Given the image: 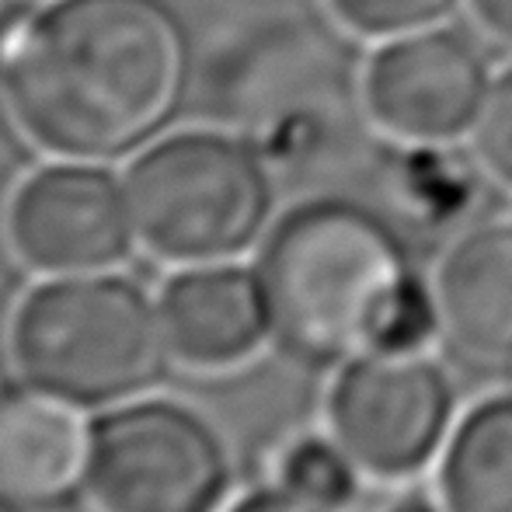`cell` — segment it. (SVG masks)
Wrapping results in <instances>:
<instances>
[{
	"label": "cell",
	"instance_id": "6da1fadb",
	"mask_svg": "<svg viewBox=\"0 0 512 512\" xmlns=\"http://www.w3.org/2000/svg\"><path fill=\"white\" fill-rule=\"evenodd\" d=\"M189 35L164 0H56L0 25V81L14 119L46 150L122 157L175 119Z\"/></svg>",
	"mask_w": 512,
	"mask_h": 512
},
{
	"label": "cell",
	"instance_id": "7a4b0ae2",
	"mask_svg": "<svg viewBox=\"0 0 512 512\" xmlns=\"http://www.w3.org/2000/svg\"><path fill=\"white\" fill-rule=\"evenodd\" d=\"M269 335L300 366L342 370L387 352H418L439 331L405 237L384 213L324 199L293 209L258 262Z\"/></svg>",
	"mask_w": 512,
	"mask_h": 512
},
{
	"label": "cell",
	"instance_id": "3957f363",
	"mask_svg": "<svg viewBox=\"0 0 512 512\" xmlns=\"http://www.w3.org/2000/svg\"><path fill=\"white\" fill-rule=\"evenodd\" d=\"M168 331L154 300L126 276L53 279L7 321V359L21 384L81 408L143 394L168 370Z\"/></svg>",
	"mask_w": 512,
	"mask_h": 512
},
{
	"label": "cell",
	"instance_id": "277c9868",
	"mask_svg": "<svg viewBox=\"0 0 512 512\" xmlns=\"http://www.w3.org/2000/svg\"><path fill=\"white\" fill-rule=\"evenodd\" d=\"M133 230L171 262H216L244 251L272 213V182L244 143L182 133L157 143L126 175Z\"/></svg>",
	"mask_w": 512,
	"mask_h": 512
},
{
	"label": "cell",
	"instance_id": "5b68a950",
	"mask_svg": "<svg viewBox=\"0 0 512 512\" xmlns=\"http://www.w3.org/2000/svg\"><path fill=\"white\" fill-rule=\"evenodd\" d=\"M84 481L98 512H216L230 492V453L199 411L133 401L91 425Z\"/></svg>",
	"mask_w": 512,
	"mask_h": 512
},
{
	"label": "cell",
	"instance_id": "8992f818",
	"mask_svg": "<svg viewBox=\"0 0 512 512\" xmlns=\"http://www.w3.org/2000/svg\"><path fill=\"white\" fill-rule=\"evenodd\" d=\"M453 408V380L422 349L342 366L328 394L331 436L373 478L422 471L450 439Z\"/></svg>",
	"mask_w": 512,
	"mask_h": 512
},
{
	"label": "cell",
	"instance_id": "52a82bcc",
	"mask_svg": "<svg viewBox=\"0 0 512 512\" xmlns=\"http://www.w3.org/2000/svg\"><path fill=\"white\" fill-rule=\"evenodd\" d=\"M126 189L95 168L35 171L7 209L14 255L39 272H95L129 251Z\"/></svg>",
	"mask_w": 512,
	"mask_h": 512
},
{
	"label": "cell",
	"instance_id": "ba28073f",
	"mask_svg": "<svg viewBox=\"0 0 512 512\" xmlns=\"http://www.w3.org/2000/svg\"><path fill=\"white\" fill-rule=\"evenodd\" d=\"M488 95L478 49L446 32H418L380 49L366 74V102L387 133L415 143L453 140L474 126Z\"/></svg>",
	"mask_w": 512,
	"mask_h": 512
},
{
	"label": "cell",
	"instance_id": "9c48e42d",
	"mask_svg": "<svg viewBox=\"0 0 512 512\" xmlns=\"http://www.w3.org/2000/svg\"><path fill=\"white\" fill-rule=\"evenodd\" d=\"M439 331L481 366H512V223L481 227L446 251L436 276Z\"/></svg>",
	"mask_w": 512,
	"mask_h": 512
},
{
	"label": "cell",
	"instance_id": "30bf717a",
	"mask_svg": "<svg viewBox=\"0 0 512 512\" xmlns=\"http://www.w3.org/2000/svg\"><path fill=\"white\" fill-rule=\"evenodd\" d=\"M161 317L171 352L203 370L241 363L269 335L262 283L237 265H206L175 276L164 286Z\"/></svg>",
	"mask_w": 512,
	"mask_h": 512
},
{
	"label": "cell",
	"instance_id": "8fae6325",
	"mask_svg": "<svg viewBox=\"0 0 512 512\" xmlns=\"http://www.w3.org/2000/svg\"><path fill=\"white\" fill-rule=\"evenodd\" d=\"M88 432L67 401L35 387L0 394V492L21 506L63 502L84 478Z\"/></svg>",
	"mask_w": 512,
	"mask_h": 512
},
{
	"label": "cell",
	"instance_id": "7c38bea8",
	"mask_svg": "<svg viewBox=\"0 0 512 512\" xmlns=\"http://www.w3.org/2000/svg\"><path fill=\"white\" fill-rule=\"evenodd\" d=\"M446 512H512V394L467 411L443 453Z\"/></svg>",
	"mask_w": 512,
	"mask_h": 512
},
{
	"label": "cell",
	"instance_id": "4fadbf2b",
	"mask_svg": "<svg viewBox=\"0 0 512 512\" xmlns=\"http://www.w3.org/2000/svg\"><path fill=\"white\" fill-rule=\"evenodd\" d=\"M391 196L422 223H446L474 199V175L457 157L439 150H411L391 168Z\"/></svg>",
	"mask_w": 512,
	"mask_h": 512
},
{
	"label": "cell",
	"instance_id": "5bb4252c",
	"mask_svg": "<svg viewBox=\"0 0 512 512\" xmlns=\"http://www.w3.org/2000/svg\"><path fill=\"white\" fill-rule=\"evenodd\" d=\"M359 471L363 467L352 460V453L338 439L324 436L297 439L283 457V485L328 512L356 502Z\"/></svg>",
	"mask_w": 512,
	"mask_h": 512
},
{
	"label": "cell",
	"instance_id": "9a60e30c",
	"mask_svg": "<svg viewBox=\"0 0 512 512\" xmlns=\"http://www.w3.org/2000/svg\"><path fill=\"white\" fill-rule=\"evenodd\" d=\"M331 7L359 32L398 35L439 21L453 7V0H331Z\"/></svg>",
	"mask_w": 512,
	"mask_h": 512
},
{
	"label": "cell",
	"instance_id": "2e32d148",
	"mask_svg": "<svg viewBox=\"0 0 512 512\" xmlns=\"http://www.w3.org/2000/svg\"><path fill=\"white\" fill-rule=\"evenodd\" d=\"M474 150L481 164L512 189V67L488 88L474 119Z\"/></svg>",
	"mask_w": 512,
	"mask_h": 512
},
{
	"label": "cell",
	"instance_id": "e0dca14e",
	"mask_svg": "<svg viewBox=\"0 0 512 512\" xmlns=\"http://www.w3.org/2000/svg\"><path fill=\"white\" fill-rule=\"evenodd\" d=\"M230 512H328V509L300 499V495L290 492L286 485H276V488L269 485V488H255V492H248L244 499H237Z\"/></svg>",
	"mask_w": 512,
	"mask_h": 512
},
{
	"label": "cell",
	"instance_id": "ac0fdd59",
	"mask_svg": "<svg viewBox=\"0 0 512 512\" xmlns=\"http://www.w3.org/2000/svg\"><path fill=\"white\" fill-rule=\"evenodd\" d=\"M471 7L488 32L512 42V0H471Z\"/></svg>",
	"mask_w": 512,
	"mask_h": 512
},
{
	"label": "cell",
	"instance_id": "d6986e66",
	"mask_svg": "<svg viewBox=\"0 0 512 512\" xmlns=\"http://www.w3.org/2000/svg\"><path fill=\"white\" fill-rule=\"evenodd\" d=\"M387 512H443L439 506H432L429 499H418V495H408V499H398Z\"/></svg>",
	"mask_w": 512,
	"mask_h": 512
},
{
	"label": "cell",
	"instance_id": "ffe728a7",
	"mask_svg": "<svg viewBox=\"0 0 512 512\" xmlns=\"http://www.w3.org/2000/svg\"><path fill=\"white\" fill-rule=\"evenodd\" d=\"M0 512H25V506H21L18 499H11V495L0 492Z\"/></svg>",
	"mask_w": 512,
	"mask_h": 512
}]
</instances>
